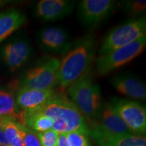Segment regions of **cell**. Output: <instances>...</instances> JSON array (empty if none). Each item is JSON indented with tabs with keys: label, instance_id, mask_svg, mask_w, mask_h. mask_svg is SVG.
<instances>
[{
	"label": "cell",
	"instance_id": "1",
	"mask_svg": "<svg viewBox=\"0 0 146 146\" xmlns=\"http://www.w3.org/2000/svg\"><path fill=\"white\" fill-rule=\"evenodd\" d=\"M96 50V36L89 34L78 40L68 50L60 62L58 70V85L61 88L70 87L89 72Z\"/></svg>",
	"mask_w": 146,
	"mask_h": 146
},
{
	"label": "cell",
	"instance_id": "2",
	"mask_svg": "<svg viewBox=\"0 0 146 146\" xmlns=\"http://www.w3.org/2000/svg\"><path fill=\"white\" fill-rule=\"evenodd\" d=\"M36 110L52 118L54 122L52 130L58 134L77 131L89 135L83 114L62 93L56 92L48 103Z\"/></svg>",
	"mask_w": 146,
	"mask_h": 146
},
{
	"label": "cell",
	"instance_id": "3",
	"mask_svg": "<svg viewBox=\"0 0 146 146\" xmlns=\"http://www.w3.org/2000/svg\"><path fill=\"white\" fill-rule=\"evenodd\" d=\"M67 92L70 101L84 118H96L101 108V89L98 83L93 81L89 72L68 87Z\"/></svg>",
	"mask_w": 146,
	"mask_h": 146
},
{
	"label": "cell",
	"instance_id": "4",
	"mask_svg": "<svg viewBox=\"0 0 146 146\" xmlns=\"http://www.w3.org/2000/svg\"><path fill=\"white\" fill-rule=\"evenodd\" d=\"M146 20L145 17L134 18L110 31L102 41L99 49L100 56L112 52L131 44L145 35Z\"/></svg>",
	"mask_w": 146,
	"mask_h": 146
},
{
	"label": "cell",
	"instance_id": "5",
	"mask_svg": "<svg viewBox=\"0 0 146 146\" xmlns=\"http://www.w3.org/2000/svg\"><path fill=\"white\" fill-rule=\"evenodd\" d=\"M60 61L50 58L39 62L27 71L20 87L38 90H51L58 85V74Z\"/></svg>",
	"mask_w": 146,
	"mask_h": 146
},
{
	"label": "cell",
	"instance_id": "6",
	"mask_svg": "<svg viewBox=\"0 0 146 146\" xmlns=\"http://www.w3.org/2000/svg\"><path fill=\"white\" fill-rule=\"evenodd\" d=\"M145 45L146 35L131 44L100 56L96 60L97 72L99 75L104 76L127 64L143 52Z\"/></svg>",
	"mask_w": 146,
	"mask_h": 146
},
{
	"label": "cell",
	"instance_id": "7",
	"mask_svg": "<svg viewBox=\"0 0 146 146\" xmlns=\"http://www.w3.org/2000/svg\"><path fill=\"white\" fill-rule=\"evenodd\" d=\"M110 104L131 133L145 134L146 131L145 107L135 100L121 98H114Z\"/></svg>",
	"mask_w": 146,
	"mask_h": 146
},
{
	"label": "cell",
	"instance_id": "8",
	"mask_svg": "<svg viewBox=\"0 0 146 146\" xmlns=\"http://www.w3.org/2000/svg\"><path fill=\"white\" fill-rule=\"evenodd\" d=\"M115 5L112 0H83L78 6V17L84 26L94 27L112 13Z\"/></svg>",
	"mask_w": 146,
	"mask_h": 146
},
{
	"label": "cell",
	"instance_id": "9",
	"mask_svg": "<svg viewBox=\"0 0 146 146\" xmlns=\"http://www.w3.org/2000/svg\"><path fill=\"white\" fill-rule=\"evenodd\" d=\"M37 41L41 49L52 54H64L72 47L68 32L59 27L41 29L37 35Z\"/></svg>",
	"mask_w": 146,
	"mask_h": 146
},
{
	"label": "cell",
	"instance_id": "10",
	"mask_svg": "<svg viewBox=\"0 0 146 146\" xmlns=\"http://www.w3.org/2000/svg\"><path fill=\"white\" fill-rule=\"evenodd\" d=\"M32 47L29 41L18 39L7 43L1 51L3 62L11 72H14L25 64L30 58Z\"/></svg>",
	"mask_w": 146,
	"mask_h": 146
},
{
	"label": "cell",
	"instance_id": "11",
	"mask_svg": "<svg viewBox=\"0 0 146 146\" xmlns=\"http://www.w3.org/2000/svg\"><path fill=\"white\" fill-rule=\"evenodd\" d=\"M74 4L69 0H41L36 5L35 15L43 22L58 21L70 15Z\"/></svg>",
	"mask_w": 146,
	"mask_h": 146
},
{
	"label": "cell",
	"instance_id": "12",
	"mask_svg": "<svg viewBox=\"0 0 146 146\" xmlns=\"http://www.w3.org/2000/svg\"><path fill=\"white\" fill-rule=\"evenodd\" d=\"M56 91L38 90L26 87H19L16 96V103L21 112L39 110L48 103L54 96Z\"/></svg>",
	"mask_w": 146,
	"mask_h": 146
},
{
	"label": "cell",
	"instance_id": "13",
	"mask_svg": "<svg viewBox=\"0 0 146 146\" xmlns=\"http://www.w3.org/2000/svg\"><path fill=\"white\" fill-rule=\"evenodd\" d=\"M96 118L99 119V123L94 125L104 132L111 135L132 134L110 103L101 106Z\"/></svg>",
	"mask_w": 146,
	"mask_h": 146
},
{
	"label": "cell",
	"instance_id": "14",
	"mask_svg": "<svg viewBox=\"0 0 146 146\" xmlns=\"http://www.w3.org/2000/svg\"><path fill=\"white\" fill-rule=\"evenodd\" d=\"M89 129V135L99 146H146L145 137L139 135H111L95 125Z\"/></svg>",
	"mask_w": 146,
	"mask_h": 146
},
{
	"label": "cell",
	"instance_id": "15",
	"mask_svg": "<svg viewBox=\"0 0 146 146\" xmlns=\"http://www.w3.org/2000/svg\"><path fill=\"white\" fill-rule=\"evenodd\" d=\"M111 84L115 90L120 94L136 100H145V85L131 74L116 75L111 80Z\"/></svg>",
	"mask_w": 146,
	"mask_h": 146
},
{
	"label": "cell",
	"instance_id": "16",
	"mask_svg": "<svg viewBox=\"0 0 146 146\" xmlns=\"http://www.w3.org/2000/svg\"><path fill=\"white\" fill-rule=\"evenodd\" d=\"M26 22V16L18 10L0 13V43L21 28Z\"/></svg>",
	"mask_w": 146,
	"mask_h": 146
},
{
	"label": "cell",
	"instance_id": "17",
	"mask_svg": "<svg viewBox=\"0 0 146 146\" xmlns=\"http://www.w3.org/2000/svg\"><path fill=\"white\" fill-rule=\"evenodd\" d=\"M0 124L10 146H24L18 121L12 117H0Z\"/></svg>",
	"mask_w": 146,
	"mask_h": 146
},
{
	"label": "cell",
	"instance_id": "18",
	"mask_svg": "<svg viewBox=\"0 0 146 146\" xmlns=\"http://www.w3.org/2000/svg\"><path fill=\"white\" fill-rule=\"evenodd\" d=\"M21 111L11 93L0 89V117H12L18 121Z\"/></svg>",
	"mask_w": 146,
	"mask_h": 146
},
{
	"label": "cell",
	"instance_id": "19",
	"mask_svg": "<svg viewBox=\"0 0 146 146\" xmlns=\"http://www.w3.org/2000/svg\"><path fill=\"white\" fill-rule=\"evenodd\" d=\"M18 127L21 131L24 146H41L36 133L20 122H18Z\"/></svg>",
	"mask_w": 146,
	"mask_h": 146
},
{
	"label": "cell",
	"instance_id": "20",
	"mask_svg": "<svg viewBox=\"0 0 146 146\" xmlns=\"http://www.w3.org/2000/svg\"><path fill=\"white\" fill-rule=\"evenodd\" d=\"M66 135L70 146H91L87 134L76 131Z\"/></svg>",
	"mask_w": 146,
	"mask_h": 146
},
{
	"label": "cell",
	"instance_id": "21",
	"mask_svg": "<svg viewBox=\"0 0 146 146\" xmlns=\"http://www.w3.org/2000/svg\"><path fill=\"white\" fill-rule=\"evenodd\" d=\"M36 134L41 146H58V134L52 129Z\"/></svg>",
	"mask_w": 146,
	"mask_h": 146
},
{
	"label": "cell",
	"instance_id": "22",
	"mask_svg": "<svg viewBox=\"0 0 146 146\" xmlns=\"http://www.w3.org/2000/svg\"><path fill=\"white\" fill-rule=\"evenodd\" d=\"M125 8L133 16L143 13L146 10V1L143 0L127 1L125 3Z\"/></svg>",
	"mask_w": 146,
	"mask_h": 146
},
{
	"label": "cell",
	"instance_id": "23",
	"mask_svg": "<svg viewBox=\"0 0 146 146\" xmlns=\"http://www.w3.org/2000/svg\"><path fill=\"white\" fill-rule=\"evenodd\" d=\"M58 146H70L68 139H67L66 135L64 133L58 134Z\"/></svg>",
	"mask_w": 146,
	"mask_h": 146
},
{
	"label": "cell",
	"instance_id": "24",
	"mask_svg": "<svg viewBox=\"0 0 146 146\" xmlns=\"http://www.w3.org/2000/svg\"><path fill=\"white\" fill-rule=\"evenodd\" d=\"M9 2L8 1H3V0H0V7L3 6V5L7 4Z\"/></svg>",
	"mask_w": 146,
	"mask_h": 146
},
{
	"label": "cell",
	"instance_id": "25",
	"mask_svg": "<svg viewBox=\"0 0 146 146\" xmlns=\"http://www.w3.org/2000/svg\"><path fill=\"white\" fill-rule=\"evenodd\" d=\"M0 146H4V145H0Z\"/></svg>",
	"mask_w": 146,
	"mask_h": 146
}]
</instances>
